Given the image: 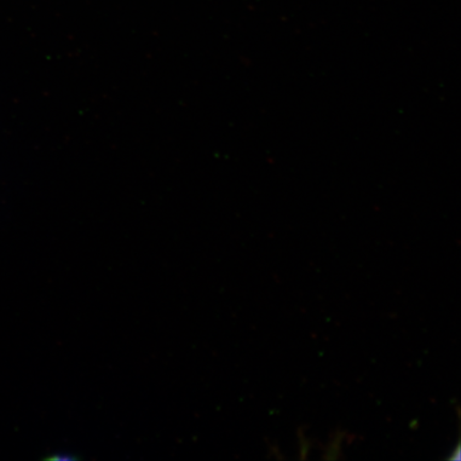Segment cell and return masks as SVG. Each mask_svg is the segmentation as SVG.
<instances>
[{"label":"cell","mask_w":461,"mask_h":461,"mask_svg":"<svg viewBox=\"0 0 461 461\" xmlns=\"http://www.w3.org/2000/svg\"><path fill=\"white\" fill-rule=\"evenodd\" d=\"M77 457L71 456V455L62 454V455H56V456L50 457V460H56V461H71L75 460Z\"/></svg>","instance_id":"cell-1"}]
</instances>
